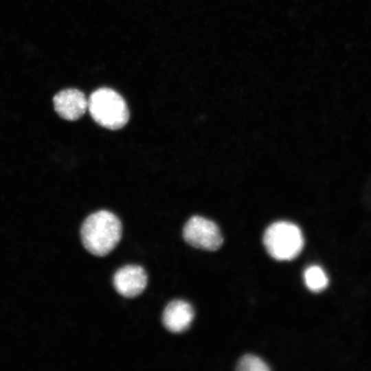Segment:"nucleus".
<instances>
[{
    "mask_svg": "<svg viewBox=\"0 0 371 371\" xmlns=\"http://www.w3.org/2000/svg\"><path fill=\"white\" fill-rule=\"evenodd\" d=\"M183 237L191 246L207 251L221 247L223 238L217 225L204 217L194 216L185 224Z\"/></svg>",
    "mask_w": 371,
    "mask_h": 371,
    "instance_id": "4",
    "label": "nucleus"
},
{
    "mask_svg": "<svg viewBox=\"0 0 371 371\" xmlns=\"http://www.w3.org/2000/svg\"><path fill=\"white\" fill-rule=\"evenodd\" d=\"M263 243L267 252L274 259L291 260L302 251L304 238L296 225L287 221H278L267 228Z\"/></svg>",
    "mask_w": 371,
    "mask_h": 371,
    "instance_id": "3",
    "label": "nucleus"
},
{
    "mask_svg": "<svg viewBox=\"0 0 371 371\" xmlns=\"http://www.w3.org/2000/svg\"><path fill=\"white\" fill-rule=\"evenodd\" d=\"M122 223L117 216L107 210L90 214L80 229L82 242L91 254L104 256L118 244L122 237Z\"/></svg>",
    "mask_w": 371,
    "mask_h": 371,
    "instance_id": "1",
    "label": "nucleus"
},
{
    "mask_svg": "<svg viewBox=\"0 0 371 371\" xmlns=\"http://www.w3.org/2000/svg\"><path fill=\"white\" fill-rule=\"evenodd\" d=\"M304 280L307 288L313 292H320L328 284V278L325 271L316 265L310 266L305 269Z\"/></svg>",
    "mask_w": 371,
    "mask_h": 371,
    "instance_id": "8",
    "label": "nucleus"
},
{
    "mask_svg": "<svg viewBox=\"0 0 371 371\" xmlns=\"http://www.w3.org/2000/svg\"><path fill=\"white\" fill-rule=\"evenodd\" d=\"M236 370L241 371H267L269 370V368L258 357L246 355L238 361Z\"/></svg>",
    "mask_w": 371,
    "mask_h": 371,
    "instance_id": "9",
    "label": "nucleus"
},
{
    "mask_svg": "<svg viewBox=\"0 0 371 371\" xmlns=\"http://www.w3.org/2000/svg\"><path fill=\"white\" fill-rule=\"evenodd\" d=\"M88 110L98 124L111 130L122 128L129 119L124 98L115 91L106 87L100 88L91 94Z\"/></svg>",
    "mask_w": 371,
    "mask_h": 371,
    "instance_id": "2",
    "label": "nucleus"
},
{
    "mask_svg": "<svg viewBox=\"0 0 371 371\" xmlns=\"http://www.w3.org/2000/svg\"><path fill=\"white\" fill-rule=\"evenodd\" d=\"M148 282L145 270L140 266L126 265L114 274L113 283L116 291L125 297H135L140 295Z\"/></svg>",
    "mask_w": 371,
    "mask_h": 371,
    "instance_id": "5",
    "label": "nucleus"
},
{
    "mask_svg": "<svg viewBox=\"0 0 371 371\" xmlns=\"http://www.w3.org/2000/svg\"><path fill=\"white\" fill-rule=\"evenodd\" d=\"M53 103L59 116L69 121L78 120L88 109V99L82 91L73 88L57 93L53 98Z\"/></svg>",
    "mask_w": 371,
    "mask_h": 371,
    "instance_id": "6",
    "label": "nucleus"
},
{
    "mask_svg": "<svg viewBox=\"0 0 371 371\" xmlns=\"http://www.w3.org/2000/svg\"><path fill=\"white\" fill-rule=\"evenodd\" d=\"M194 317L192 306L186 301L177 300L166 306L162 315V322L169 331L180 333L190 327Z\"/></svg>",
    "mask_w": 371,
    "mask_h": 371,
    "instance_id": "7",
    "label": "nucleus"
}]
</instances>
